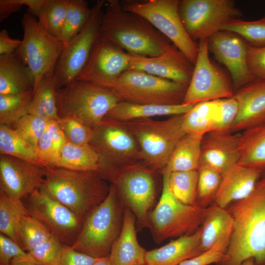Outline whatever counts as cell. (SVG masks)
Wrapping results in <instances>:
<instances>
[{"label": "cell", "mask_w": 265, "mask_h": 265, "mask_svg": "<svg viewBox=\"0 0 265 265\" xmlns=\"http://www.w3.org/2000/svg\"><path fill=\"white\" fill-rule=\"evenodd\" d=\"M234 229L225 257L219 265H240L253 258L265 265V176L247 197L226 208Z\"/></svg>", "instance_id": "cell-1"}, {"label": "cell", "mask_w": 265, "mask_h": 265, "mask_svg": "<svg viewBox=\"0 0 265 265\" xmlns=\"http://www.w3.org/2000/svg\"><path fill=\"white\" fill-rule=\"evenodd\" d=\"M99 33L127 53L156 57L172 44L143 17L123 9L118 0H107Z\"/></svg>", "instance_id": "cell-2"}, {"label": "cell", "mask_w": 265, "mask_h": 265, "mask_svg": "<svg viewBox=\"0 0 265 265\" xmlns=\"http://www.w3.org/2000/svg\"><path fill=\"white\" fill-rule=\"evenodd\" d=\"M40 190L57 201L84 221L107 196L110 187L97 172L58 167L44 168Z\"/></svg>", "instance_id": "cell-3"}, {"label": "cell", "mask_w": 265, "mask_h": 265, "mask_svg": "<svg viewBox=\"0 0 265 265\" xmlns=\"http://www.w3.org/2000/svg\"><path fill=\"white\" fill-rule=\"evenodd\" d=\"M124 209L112 184L105 200L85 218L71 247L96 258L108 257L122 229Z\"/></svg>", "instance_id": "cell-4"}, {"label": "cell", "mask_w": 265, "mask_h": 265, "mask_svg": "<svg viewBox=\"0 0 265 265\" xmlns=\"http://www.w3.org/2000/svg\"><path fill=\"white\" fill-rule=\"evenodd\" d=\"M183 115L161 121L148 118L114 122L134 138L141 151L142 163L153 172H161L175 146L186 134L182 129Z\"/></svg>", "instance_id": "cell-5"}, {"label": "cell", "mask_w": 265, "mask_h": 265, "mask_svg": "<svg viewBox=\"0 0 265 265\" xmlns=\"http://www.w3.org/2000/svg\"><path fill=\"white\" fill-rule=\"evenodd\" d=\"M59 118L73 117L92 129L121 100L109 88L76 80L56 92Z\"/></svg>", "instance_id": "cell-6"}, {"label": "cell", "mask_w": 265, "mask_h": 265, "mask_svg": "<svg viewBox=\"0 0 265 265\" xmlns=\"http://www.w3.org/2000/svg\"><path fill=\"white\" fill-rule=\"evenodd\" d=\"M89 144L99 155L97 173L106 181L112 183L120 170L142 163L136 141L115 122L104 119L93 128Z\"/></svg>", "instance_id": "cell-7"}, {"label": "cell", "mask_w": 265, "mask_h": 265, "mask_svg": "<svg viewBox=\"0 0 265 265\" xmlns=\"http://www.w3.org/2000/svg\"><path fill=\"white\" fill-rule=\"evenodd\" d=\"M162 187L160 199L149 215V228L155 241L190 235L201 227L208 207L197 204L188 205L172 194L169 186V173L162 172Z\"/></svg>", "instance_id": "cell-8"}, {"label": "cell", "mask_w": 265, "mask_h": 265, "mask_svg": "<svg viewBox=\"0 0 265 265\" xmlns=\"http://www.w3.org/2000/svg\"><path fill=\"white\" fill-rule=\"evenodd\" d=\"M188 85L147 73L128 70L109 86L121 101L161 106L183 104Z\"/></svg>", "instance_id": "cell-9"}, {"label": "cell", "mask_w": 265, "mask_h": 265, "mask_svg": "<svg viewBox=\"0 0 265 265\" xmlns=\"http://www.w3.org/2000/svg\"><path fill=\"white\" fill-rule=\"evenodd\" d=\"M22 24L24 36L16 51L32 74L34 91L43 77L53 76L65 44L47 31L29 12L24 14Z\"/></svg>", "instance_id": "cell-10"}, {"label": "cell", "mask_w": 265, "mask_h": 265, "mask_svg": "<svg viewBox=\"0 0 265 265\" xmlns=\"http://www.w3.org/2000/svg\"><path fill=\"white\" fill-rule=\"evenodd\" d=\"M179 0L127 1L124 10L137 14L147 20L167 38L194 65L198 45L188 35L181 21Z\"/></svg>", "instance_id": "cell-11"}, {"label": "cell", "mask_w": 265, "mask_h": 265, "mask_svg": "<svg viewBox=\"0 0 265 265\" xmlns=\"http://www.w3.org/2000/svg\"><path fill=\"white\" fill-rule=\"evenodd\" d=\"M179 13L186 32L194 41L207 39L242 16L231 0H180Z\"/></svg>", "instance_id": "cell-12"}, {"label": "cell", "mask_w": 265, "mask_h": 265, "mask_svg": "<svg viewBox=\"0 0 265 265\" xmlns=\"http://www.w3.org/2000/svg\"><path fill=\"white\" fill-rule=\"evenodd\" d=\"M106 2L97 1L84 27L65 45L54 71L57 89L76 80L85 66L99 34Z\"/></svg>", "instance_id": "cell-13"}, {"label": "cell", "mask_w": 265, "mask_h": 265, "mask_svg": "<svg viewBox=\"0 0 265 265\" xmlns=\"http://www.w3.org/2000/svg\"><path fill=\"white\" fill-rule=\"evenodd\" d=\"M153 172L141 163L120 170L112 182L121 202L131 210L140 228H149V211L156 197Z\"/></svg>", "instance_id": "cell-14"}, {"label": "cell", "mask_w": 265, "mask_h": 265, "mask_svg": "<svg viewBox=\"0 0 265 265\" xmlns=\"http://www.w3.org/2000/svg\"><path fill=\"white\" fill-rule=\"evenodd\" d=\"M233 85L223 71L210 60L207 39L199 41L196 62L183 104L197 103L232 97Z\"/></svg>", "instance_id": "cell-15"}, {"label": "cell", "mask_w": 265, "mask_h": 265, "mask_svg": "<svg viewBox=\"0 0 265 265\" xmlns=\"http://www.w3.org/2000/svg\"><path fill=\"white\" fill-rule=\"evenodd\" d=\"M22 200L30 214L42 223L62 244L73 245L80 232L83 220L40 189Z\"/></svg>", "instance_id": "cell-16"}, {"label": "cell", "mask_w": 265, "mask_h": 265, "mask_svg": "<svg viewBox=\"0 0 265 265\" xmlns=\"http://www.w3.org/2000/svg\"><path fill=\"white\" fill-rule=\"evenodd\" d=\"M130 53L98 34L87 61L76 80H83L108 88L129 69Z\"/></svg>", "instance_id": "cell-17"}, {"label": "cell", "mask_w": 265, "mask_h": 265, "mask_svg": "<svg viewBox=\"0 0 265 265\" xmlns=\"http://www.w3.org/2000/svg\"><path fill=\"white\" fill-rule=\"evenodd\" d=\"M209 51L226 66L232 80L234 90L254 80L247 63L248 44L239 36L219 31L207 39Z\"/></svg>", "instance_id": "cell-18"}, {"label": "cell", "mask_w": 265, "mask_h": 265, "mask_svg": "<svg viewBox=\"0 0 265 265\" xmlns=\"http://www.w3.org/2000/svg\"><path fill=\"white\" fill-rule=\"evenodd\" d=\"M44 179V168L11 156H0V190L22 200L39 189Z\"/></svg>", "instance_id": "cell-19"}, {"label": "cell", "mask_w": 265, "mask_h": 265, "mask_svg": "<svg viewBox=\"0 0 265 265\" xmlns=\"http://www.w3.org/2000/svg\"><path fill=\"white\" fill-rule=\"evenodd\" d=\"M130 55L128 70L142 71L187 85L189 83L194 65L173 44L158 56Z\"/></svg>", "instance_id": "cell-20"}, {"label": "cell", "mask_w": 265, "mask_h": 265, "mask_svg": "<svg viewBox=\"0 0 265 265\" xmlns=\"http://www.w3.org/2000/svg\"><path fill=\"white\" fill-rule=\"evenodd\" d=\"M240 133L213 131L204 135L200 164L207 165L221 174L238 163Z\"/></svg>", "instance_id": "cell-21"}, {"label": "cell", "mask_w": 265, "mask_h": 265, "mask_svg": "<svg viewBox=\"0 0 265 265\" xmlns=\"http://www.w3.org/2000/svg\"><path fill=\"white\" fill-rule=\"evenodd\" d=\"M238 112L230 131L239 132L265 122V80L255 79L235 92Z\"/></svg>", "instance_id": "cell-22"}, {"label": "cell", "mask_w": 265, "mask_h": 265, "mask_svg": "<svg viewBox=\"0 0 265 265\" xmlns=\"http://www.w3.org/2000/svg\"><path fill=\"white\" fill-rule=\"evenodd\" d=\"M262 173L259 169L239 164L232 166L221 174L214 204L226 208L231 203L244 199L253 191Z\"/></svg>", "instance_id": "cell-23"}, {"label": "cell", "mask_w": 265, "mask_h": 265, "mask_svg": "<svg viewBox=\"0 0 265 265\" xmlns=\"http://www.w3.org/2000/svg\"><path fill=\"white\" fill-rule=\"evenodd\" d=\"M135 221L131 210L124 207L122 229L108 256L110 265H145L147 251L138 242Z\"/></svg>", "instance_id": "cell-24"}, {"label": "cell", "mask_w": 265, "mask_h": 265, "mask_svg": "<svg viewBox=\"0 0 265 265\" xmlns=\"http://www.w3.org/2000/svg\"><path fill=\"white\" fill-rule=\"evenodd\" d=\"M200 228L194 233L178 238L160 248L147 251L145 265H178L203 252Z\"/></svg>", "instance_id": "cell-25"}, {"label": "cell", "mask_w": 265, "mask_h": 265, "mask_svg": "<svg viewBox=\"0 0 265 265\" xmlns=\"http://www.w3.org/2000/svg\"><path fill=\"white\" fill-rule=\"evenodd\" d=\"M33 87L32 74L16 51L0 55V95L21 94Z\"/></svg>", "instance_id": "cell-26"}, {"label": "cell", "mask_w": 265, "mask_h": 265, "mask_svg": "<svg viewBox=\"0 0 265 265\" xmlns=\"http://www.w3.org/2000/svg\"><path fill=\"white\" fill-rule=\"evenodd\" d=\"M200 229V249L203 253L218 242L229 245L234 229L233 217L226 208L213 204L208 207Z\"/></svg>", "instance_id": "cell-27"}, {"label": "cell", "mask_w": 265, "mask_h": 265, "mask_svg": "<svg viewBox=\"0 0 265 265\" xmlns=\"http://www.w3.org/2000/svg\"><path fill=\"white\" fill-rule=\"evenodd\" d=\"M193 106L184 104L170 106L140 105L121 101L104 119L123 122L156 116L179 115L187 112Z\"/></svg>", "instance_id": "cell-28"}, {"label": "cell", "mask_w": 265, "mask_h": 265, "mask_svg": "<svg viewBox=\"0 0 265 265\" xmlns=\"http://www.w3.org/2000/svg\"><path fill=\"white\" fill-rule=\"evenodd\" d=\"M204 134L186 133L173 149L161 172L197 170L200 162Z\"/></svg>", "instance_id": "cell-29"}, {"label": "cell", "mask_w": 265, "mask_h": 265, "mask_svg": "<svg viewBox=\"0 0 265 265\" xmlns=\"http://www.w3.org/2000/svg\"><path fill=\"white\" fill-rule=\"evenodd\" d=\"M239 164L265 171V122L242 131Z\"/></svg>", "instance_id": "cell-30"}, {"label": "cell", "mask_w": 265, "mask_h": 265, "mask_svg": "<svg viewBox=\"0 0 265 265\" xmlns=\"http://www.w3.org/2000/svg\"><path fill=\"white\" fill-rule=\"evenodd\" d=\"M99 157L89 145H76L66 141L56 167L77 171L98 172Z\"/></svg>", "instance_id": "cell-31"}, {"label": "cell", "mask_w": 265, "mask_h": 265, "mask_svg": "<svg viewBox=\"0 0 265 265\" xmlns=\"http://www.w3.org/2000/svg\"><path fill=\"white\" fill-rule=\"evenodd\" d=\"M218 115L216 100L194 105L183 115L182 129L186 133H206L215 130Z\"/></svg>", "instance_id": "cell-32"}, {"label": "cell", "mask_w": 265, "mask_h": 265, "mask_svg": "<svg viewBox=\"0 0 265 265\" xmlns=\"http://www.w3.org/2000/svg\"><path fill=\"white\" fill-rule=\"evenodd\" d=\"M57 88L53 76L43 78L33 91L28 114L35 115L48 121H57L56 92Z\"/></svg>", "instance_id": "cell-33"}, {"label": "cell", "mask_w": 265, "mask_h": 265, "mask_svg": "<svg viewBox=\"0 0 265 265\" xmlns=\"http://www.w3.org/2000/svg\"><path fill=\"white\" fill-rule=\"evenodd\" d=\"M0 155L11 156L30 162L41 168L45 166L37 150L11 127L0 125Z\"/></svg>", "instance_id": "cell-34"}, {"label": "cell", "mask_w": 265, "mask_h": 265, "mask_svg": "<svg viewBox=\"0 0 265 265\" xmlns=\"http://www.w3.org/2000/svg\"><path fill=\"white\" fill-rule=\"evenodd\" d=\"M23 201L10 197L0 190V232L18 243L20 225L29 214Z\"/></svg>", "instance_id": "cell-35"}, {"label": "cell", "mask_w": 265, "mask_h": 265, "mask_svg": "<svg viewBox=\"0 0 265 265\" xmlns=\"http://www.w3.org/2000/svg\"><path fill=\"white\" fill-rule=\"evenodd\" d=\"M67 140L55 120L49 121L37 146V153L45 167H56L61 150Z\"/></svg>", "instance_id": "cell-36"}, {"label": "cell", "mask_w": 265, "mask_h": 265, "mask_svg": "<svg viewBox=\"0 0 265 265\" xmlns=\"http://www.w3.org/2000/svg\"><path fill=\"white\" fill-rule=\"evenodd\" d=\"M33 90L17 94L0 95V124L13 128L28 114Z\"/></svg>", "instance_id": "cell-37"}, {"label": "cell", "mask_w": 265, "mask_h": 265, "mask_svg": "<svg viewBox=\"0 0 265 265\" xmlns=\"http://www.w3.org/2000/svg\"><path fill=\"white\" fill-rule=\"evenodd\" d=\"M198 174L197 170L169 173V186L173 195L188 205L197 204Z\"/></svg>", "instance_id": "cell-38"}, {"label": "cell", "mask_w": 265, "mask_h": 265, "mask_svg": "<svg viewBox=\"0 0 265 265\" xmlns=\"http://www.w3.org/2000/svg\"><path fill=\"white\" fill-rule=\"evenodd\" d=\"M91 8L84 0H69L68 7L63 26L58 39L65 45L84 27Z\"/></svg>", "instance_id": "cell-39"}, {"label": "cell", "mask_w": 265, "mask_h": 265, "mask_svg": "<svg viewBox=\"0 0 265 265\" xmlns=\"http://www.w3.org/2000/svg\"><path fill=\"white\" fill-rule=\"evenodd\" d=\"M52 236L42 223L29 214L24 216L22 219L18 243L28 253Z\"/></svg>", "instance_id": "cell-40"}, {"label": "cell", "mask_w": 265, "mask_h": 265, "mask_svg": "<svg viewBox=\"0 0 265 265\" xmlns=\"http://www.w3.org/2000/svg\"><path fill=\"white\" fill-rule=\"evenodd\" d=\"M69 0H47L38 21L50 34L58 38L65 23Z\"/></svg>", "instance_id": "cell-41"}, {"label": "cell", "mask_w": 265, "mask_h": 265, "mask_svg": "<svg viewBox=\"0 0 265 265\" xmlns=\"http://www.w3.org/2000/svg\"><path fill=\"white\" fill-rule=\"evenodd\" d=\"M221 31L237 34L252 47H265V16L253 21L234 20L225 25Z\"/></svg>", "instance_id": "cell-42"}, {"label": "cell", "mask_w": 265, "mask_h": 265, "mask_svg": "<svg viewBox=\"0 0 265 265\" xmlns=\"http://www.w3.org/2000/svg\"><path fill=\"white\" fill-rule=\"evenodd\" d=\"M198 174L197 204L205 207L214 200L219 187L221 174L212 168L200 164Z\"/></svg>", "instance_id": "cell-43"}, {"label": "cell", "mask_w": 265, "mask_h": 265, "mask_svg": "<svg viewBox=\"0 0 265 265\" xmlns=\"http://www.w3.org/2000/svg\"><path fill=\"white\" fill-rule=\"evenodd\" d=\"M48 121L38 116L27 114L20 119L13 128L37 150L38 142L46 129Z\"/></svg>", "instance_id": "cell-44"}, {"label": "cell", "mask_w": 265, "mask_h": 265, "mask_svg": "<svg viewBox=\"0 0 265 265\" xmlns=\"http://www.w3.org/2000/svg\"><path fill=\"white\" fill-rule=\"evenodd\" d=\"M56 121L67 141L76 145L89 144L92 129L73 117L59 118Z\"/></svg>", "instance_id": "cell-45"}, {"label": "cell", "mask_w": 265, "mask_h": 265, "mask_svg": "<svg viewBox=\"0 0 265 265\" xmlns=\"http://www.w3.org/2000/svg\"><path fill=\"white\" fill-rule=\"evenodd\" d=\"M63 245L53 236L27 253L38 264L41 265H54Z\"/></svg>", "instance_id": "cell-46"}, {"label": "cell", "mask_w": 265, "mask_h": 265, "mask_svg": "<svg viewBox=\"0 0 265 265\" xmlns=\"http://www.w3.org/2000/svg\"><path fill=\"white\" fill-rule=\"evenodd\" d=\"M216 101L218 115L214 131H230L238 114V103L233 96Z\"/></svg>", "instance_id": "cell-47"}, {"label": "cell", "mask_w": 265, "mask_h": 265, "mask_svg": "<svg viewBox=\"0 0 265 265\" xmlns=\"http://www.w3.org/2000/svg\"><path fill=\"white\" fill-rule=\"evenodd\" d=\"M228 246L226 243L218 242L210 249L178 265H209L214 263L218 264L224 258Z\"/></svg>", "instance_id": "cell-48"}, {"label": "cell", "mask_w": 265, "mask_h": 265, "mask_svg": "<svg viewBox=\"0 0 265 265\" xmlns=\"http://www.w3.org/2000/svg\"><path fill=\"white\" fill-rule=\"evenodd\" d=\"M99 259L63 245L54 265H93Z\"/></svg>", "instance_id": "cell-49"}, {"label": "cell", "mask_w": 265, "mask_h": 265, "mask_svg": "<svg viewBox=\"0 0 265 265\" xmlns=\"http://www.w3.org/2000/svg\"><path fill=\"white\" fill-rule=\"evenodd\" d=\"M28 256L18 243L7 236L0 234V265H10L13 259Z\"/></svg>", "instance_id": "cell-50"}, {"label": "cell", "mask_w": 265, "mask_h": 265, "mask_svg": "<svg viewBox=\"0 0 265 265\" xmlns=\"http://www.w3.org/2000/svg\"><path fill=\"white\" fill-rule=\"evenodd\" d=\"M247 63L255 79L265 80V47L257 48L248 44Z\"/></svg>", "instance_id": "cell-51"}, {"label": "cell", "mask_w": 265, "mask_h": 265, "mask_svg": "<svg viewBox=\"0 0 265 265\" xmlns=\"http://www.w3.org/2000/svg\"><path fill=\"white\" fill-rule=\"evenodd\" d=\"M22 44V40L10 37L6 29L0 31V55L15 52Z\"/></svg>", "instance_id": "cell-52"}, {"label": "cell", "mask_w": 265, "mask_h": 265, "mask_svg": "<svg viewBox=\"0 0 265 265\" xmlns=\"http://www.w3.org/2000/svg\"><path fill=\"white\" fill-rule=\"evenodd\" d=\"M22 6L17 0H0V22L20 10Z\"/></svg>", "instance_id": "cell-53"}, {"label": "cell", "mask_w": 265, "mask_h": 265, "mask_svg": "<svg viewBox=\"0 0 265 265\" xmlns=\"http://www.w3.org/2000/svg\"><path fill=\"white\" fill-rule=\"evenodd\" d=\"M23 6L28 7L30 11L36 16L41 10L47 0H17Z\"/></svg>", "instance_id": "cell-54"}, {"label": "cell", "mask_w": 265, "mask_h": 265, "mask_svg": "<svg viewBox=\"0 0 265 265\" xmlns=\"http://www.w3.org/2000/svg\"><path fill=\"white\" fill-rule=\"evenodd\" d=\"M10 265H41L34 262L29 256L25 257H18L13 259Z\"/></svg>", "instance_id": "cell-55"}, {"label": "cell", "mask_w": 265, "mask_h": 265, "mask_svg": "<svg viewBox=\"0 0 265 265\" xmlns=\"http://www.w3.org/2000/svg\"><path fill=\"white\" fill-rule=\"evenodd\" d=\"M93 265H110L108 257L99 258Z\"/></svg>", "instance_id": "cell-56"}, {"label": "cell", "mask_w": 265, "mask_h": 265, "mask_svg": "<svg viewBox=\"0 0 265 265\" xmlns=\"http://www.w3.org/2000/svg\"><path fill=\"white\" fill-rule=\"evenodd\" d=\"M240 265H255L254 260L253 258L248 259L243 261Z\"/></svg>", "instance_id": "cell-57"}]
</instances>
